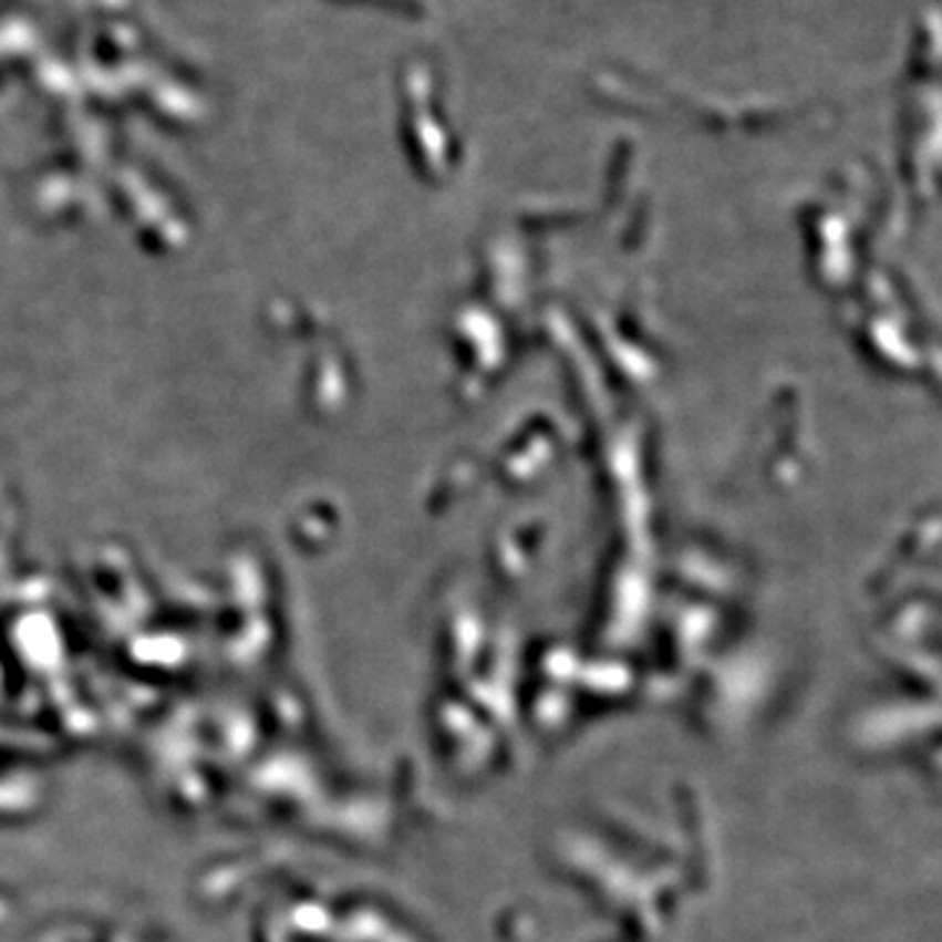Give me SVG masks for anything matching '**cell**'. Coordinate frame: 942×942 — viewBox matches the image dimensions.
Instances as JSON below:
<instances>
[]
</instances>
